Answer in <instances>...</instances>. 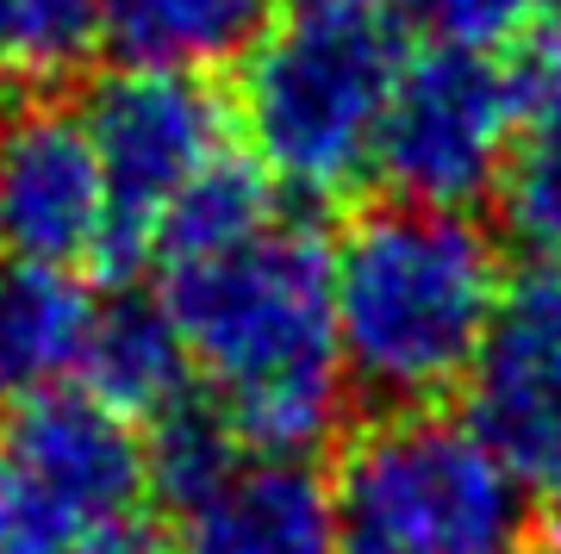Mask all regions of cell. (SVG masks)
<instances>
[{"label": "cell", "instance_id": "1", "mask_svg": "<svg viewBox=\"0 0 561 554\" xmlns=\"http://www.w3.org/2000/svg\"><path fill=\"white\" fill-rule=\"evenodd\" d=\"M169 312L194 380L250 455H312L350 412L331 318V243L300 218H268L231 250L169 268Z\"/></svg>", "mask_w": 561, "mask_h": 554}, {"label": "cell", "instance_id": "2", "mask_svg": "<svg viewBox=\"0 0 561 554\" xmlns=\"http://www.w3.org/2000/svg\"><path fill=\"white\" fill-rule=\"evenodd\" d=\"M505 256L474 212L387 199L331 243V318L350 393L431 412L461 393L505 299Z\"/></svg>", "mask_w": 561, "mask_h": 554}, {"label": "cell", "instance_id": "3", "mask_svg": "<svg viewBox=\"0 0 561 554\" xmlns=\"http://www.w3.org/2000/svg\"><path fill=\"white\" fill-rule=\"evenodd\" d=\"M405 69L387 0H275L238 57V131L256 169L300 199H343L375 175Z\"/></svg>", "mask_w": 561, "mask_h": 554}, {"label": "cell", "instance_id": "4", "mask_svg": "<svg viewBox=\"0 0 561 554\" xmlns=\"http://www.w3.org/2000/svg\"><path fill=\"white\" fill-rule=\"evenodd\" d=\"M337 554H530V493L468 417L387 412L343 442Z\"/></svg>", "mask_w": 561, "mask_h": 554}, {"label": "cell", "instance_id": "5", "mask_svg": "<svg viewBox=\"0 0 561 554\" xmlns=\"http://www.w3.org/2000/svg\"><path fill=\"white\" fill-rule=\"evenodd\" d=\"M144 430L88 386L0 412V554H101L144 535Z\"/></svg>", "mask_w": 561, "mask_h": 554}, {"label": "cell", "instance_id": "6", "mask_svg": "<svg viewBox=\"0 0 561 554\" xmlns=\"http://www.w3.org/2000/svg\"><path fill=\"white\" fill-rule=\"evenodd\" d=\"M81 125L94 138L106 175V231L101 268L113 280H131L157 256V231L194 181L219 157H231V106L206 76L181 69H106L101 81L81 88Z\"/></svg>", "mask_w": 561, "mask_h": 554}, {"label": "cell", "instance_id": "7", "mask_svg": "<svg viewBox=\"0 0 561 554\" xmlns=\"http://www.w3.org/2000/svg\"><path fill=\"white\" fill-rule=\"evenodd\" d=\"M524 119L530 94L518 69H505V57L424 44L400 69L375 175L393 187V199L474 212V199L500 194Z\"/></svg>", "mask_w": 561, "mask_h": 554}, {"label": "cell", "instance_id": "8", "mask_svg": "<svg viewBox=\"0 0 561 554\" xmlns=\"http://www.w3.org/2000/svg\"><path fill=\"white\" fill-rule=\"evenodd\" d=\"M461 393L486 449L524 480V493L561 511V262H530L505 280Z\"/></svg>", "mask_w": 561, "mask_h": 554}, {"label": "cell", "instance_id": "9", "mask_svg": "<svg viewBox=\"0 0 561 554\" xmlns=\"http://www.w3.org/2000/svg\"><path fill=\"white\" fill-rule=\"evenodd\" d=\"M113 206L94 138L57 94L0 113V256L81 268L106 256Z\"/></svg>", "mask_w": 561, "mask_h": 554}, {"label": "cell", "instance_id": "10", "mask_svg": "<svg viewBox=\"0 0 561 554\" xmlns=\"http://www.w3.org/2000/svg\"><path fill=\"white\" fill-rule=\"evenodd\" d=\"M175 554H337V505L312 455H243L175 517Z\"/></svg>", "mask_w": 561, "mask_h": 554}, {"label": "cell", "instance_id": "11", "mask_svg": "<svg viewBox=\"0 0 561 554\" xmlns=\"http://www.w3.org/2000/svg\"><path fill=\"white\" fill-rule=\"evenodd\" d=\"M101 293L76 268L0 256V412L81 380Z\"/></svg>", "mask_w": 561, "mask_h": 554}, {"label": "cell", "instance_id": "12", "mask_svg": "<svg viewBox=\"0 0 561 554\" xmlns=\"http://www.w3.org/2000/svg\"><path fill=\"white\" fill-rule=\"evenodd\" d=\"M81 386L131 424H150L194 393V356L181 343L169 299L138 293V287H119L113 299H101L94 331H88V356H81Z\"/></svg>", "mask_w": 561, "mask_h": 554}, {"label": "cell", "instance_id": "13", "mask_svg": "<svg viewBox=\"0 0 561 554\" xmlns=\"http://www.w3.org/2000/svg\"><path fill=\"white\" fill-rule=\"evenodd\" d=\"M101 50L125 69H181L206 76L250 50L275 0H94Z\"/></svg>", "mask_w": 561, "mask_h": 554}, {"label": "cell", "instance_id": "14", "mask_svg": "<svg viewBox=\"0 0 561 554\" xmlns=\"http://www.w3.org/2000/svg\"><path fill=\"white\" fill-rule=\"evenodd\" d=\"M268 218H275V181L256 169L250 150H231L169 206V218L157 231V256L169 268L194 262V256H213V250H231L250 231H262Z\"/></svg>", "mask_w": 561, "mask_h": 554}, {"label": "cell", "instance_id": "15", "mask_svg": "<svg viewBox=\"0 0 561 554\" xmlns=\"http://www.w3.org/2000/svg\"><path fill=\"white\" fill-rule=\"evenodd\" d=\"M101 57L94 0H0V81L20 94H57Z\"/></svg>", "mask_w": 561, "mask_h": 554}, {"label": "cell", "instance_id": "16", "mask_svg": "<svg viewBox=\"0 0 561 554\" xmlns=\"http://www.w3.org/2000/svg\"><path fill=\"white\" fill-rule=\"evenodd\" d=\"M250 455L238 442V430L219 417L213 399H181L162 417L144 424V468H150V498L169 517H181L187 505H201L238 461Z\"/></svg>", "mask_w": 561, "mask_h": 554}, {"label": "cell", "instance_id": "17", "mask_svg": "<svg viewBox=\"0 0 561 554\" xmlns=\"http://www.w3.org/2000/svg\"><path fill=\"white\" fill-rule=\"evenodd\" d=\"M500 212L537 262H561V106H530L500 181Z\"/></svg>", "mask_w": 561, "mask_h": 554}, {"label": "cell", "instance_id": "18", "mask_svg": "<svg viewBox=\"0 0 561 554\" xmlns=\"http://www.w3.org/2000/svg\"><path fill=\"white\" fill-rule=\"evenodd\" d=\"M387 7L431 44L486 50V57H505L518 38H537L556 13V0H387Z\"/></svg>", "mask_w": 561, "mask_h": 554}, {"label": "cell", "instance_id": "19", "mask_svg": "<svg viewBox=\"0 0 561 554\" xmlns=\"http://www.w3.org/2000/svg\"><path fill=\"white\" fill-rule=\"evenodd\" d=\"M101 554H150V530H144V535H125V542H113V549H101Z\"/></svg>", "mask_w": 561, "mask_h": 554}]
</instances>
